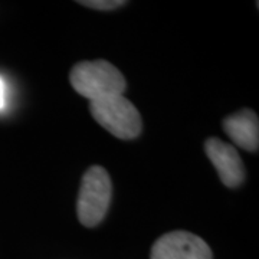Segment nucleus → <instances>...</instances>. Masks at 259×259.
Segmentation results:
<instances>
[{
  "label": "nucleus",
  "instance_id": "obj_1",
  "mask_svg": "<svg viewBox=\"0 0 259 259\" xmlns=\"http://www.w3.org/2000/svg\"><path fill=\"white\" fill-rule=\"evenodd\" d=\"M69 82L76 93L95 101L105 97L122 95L127 82L120 69L108 61H82L69 72Z\"/></svg>",
  "mask_w": 259,
  "mask_h": 259
},
{
  "label": "nucleus",
  "instance_id": "obj_2",
  "mask_svg": "<svg viewBox=\"0 0 259 259\" xmlns=\"http://www.w3.org/2000/svg\"><path fill=\"white\" fill-rule=\"evenodd\" d=\"M112 185L108 171L101 166H91L82 177L76 214L85 228H95L102 222L111 203Z\"/></svg>",
  "mask_w": 259,
  "mask_h": 259
},
{
  "label": "nucleus",
  "instance_id": "obj_3",
  "mask_svg": "<svg viewBox=\"0 0 259 259\" xmlns=\"http://www.w3.org/2000/svg\"><path fill=\"white\" fill-rule=\"evenodd\" d=\"M90 112L94 120L117 139L133 140L141 134V115L134 104L124 95L90 101Z\"/></svg>",
  "mask_w": 259,
  "mask_h": 259
},
{
  "label": "nucleus",
  "instance_id": "obj_4",
  "mask_svg": "<svg viewBox=\"0 0 259 259\" xmlns=\"http://www.w3.org/2000/svg\"><path fill=\"white\" fill-rule=\"evenodd\" d=\"M209 245L186 231L168 232L154 242L150 259H212Z\"/></svg>",
  "mask_w": 259,
  "mask_h": 259
},
{
  "label": "nucleus",
  "instance_id": "obj_5",
  "mask_svg": "<svg viewBox=\"0 0 259 259\" xmlns=\"http://www.w3.org/2000/svg\"><path fill=\"white\" fill-rule=\"evenodd\" d=\"M204 151L226 187H238L243 183L245 168L239 153L233 146L212 137L206 140Z\"/></svg>",
  "mask_w": 259,
  "mask_h": 259
},
{
  "label": "nucleus",
  "instance_id": "obj_6",
  "mask_svg": "<svg viewBox=\"0 0 259 259\" xmlns=\"http://www.w3.org/2000/svg\"><path fill=\"white\" fill-rule=\"evenodd\" d=\"M225 133L239 147L248 151H258L259 148V121L258 115L252 110H241L226 117L222 122Z\"/></svg>",
  "mask_w": 259,
  "mask_h": 259
},
{
  "label": "nucleus",
  "instance_id": "obj_7",
  "mask_svg": "<svg viewBox=\"0 0 259 259\" xmlns=\"http://www.w3.org/2000/svg\"><path fill=\"white\" fill-rule=\"evenodd\" d=\"M79 5L87 6V8H91V9H98V10H112L124 6L125 2L122 0H82V2H78Z\"/></svg>",
  "mask_w": 259,
  "mask_h": 259
},
{
  "label": "nucleus",
  "instance_id": "obj_8",
  "mask_svg": "<svg viewBox=\"0 0 259 259\" xmlns=\"http://www.w3.org/2000/svg\"><path fill=\"white\" fill-rule=\"evenodd\" d=\"M6 102H8V88L5 79L0 76V111L6 108Z\"/></svg>",
  "mask_w": 259,
  "mask_h": 259
}]
</instances>
